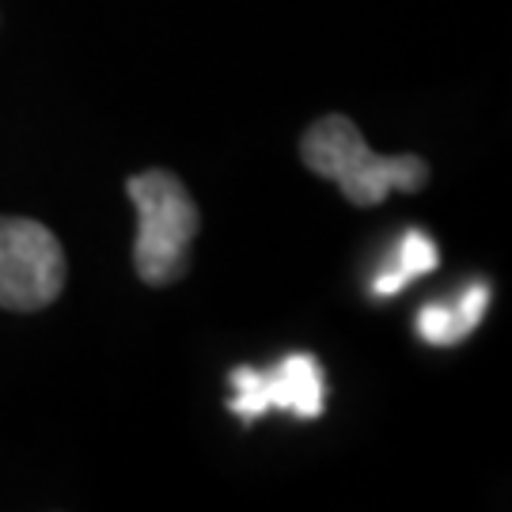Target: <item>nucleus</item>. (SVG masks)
<instances>
[{"mask_svg": "<svg viewBox=\"0 0 512 512\" xmlns=\"http://www.w3.org/2000/svg\"><path fill=\"white\" fill-rule=\"evenodd\" d=\"M232 387H236V399H232V414L243 425H255L262 414L270 410H285L296 418H319L323 414V365L311 357V353H289L285 361H277L270 372H258V368H236L232 372Z\"/></svg>", "mask_w": 512, "mask_h": 512, "instance_id": "obj_4", "label": "nucleus"}, {"mask_svg": "<svg viewBox=\"0 0 512 512\" xmlns=\"http://www.w3.org/2000/svg\"><path fill=\"white\" fill-rule=\"evenodd\" d=\"M440 262V251L437 243L425 236V232H406L399 239V258H395V270H387V274L376 277V285H372V293L376 296H395L399 289H406L414 277L429 274L433 266Z\"/></svg>", "mask_w": 512, "mask_h": 512, "instance_id": "obj_6", "label": "nucleus"}, {"mask_svg": "<svg viewBox=\"0 0 512 512\" xmlns=\"http://www.w3.org/2000/svg\"><path fill=\"white\" fill-rule=\"evenodd\" d=\"M304 167L330 179L353 205H380L391 190H421L429 183V164L421 156H380L365 145L361 129L346 114H327L304 133Z\"/></svg>", "mask_w": 512, "mask_h": 512, "instance_id": "obj_1", "label": "nucleus"}, {"mask_svg": "<svg viewBox=\"0 0 512 512\" xmlns=\"http://www.w3.org/2000/svg\"><path fill=\"white\" fill-rule=\"evenodd\" d=\"M137 209L133 262L145 285H171L186 274L190 243L198 236V205L171 171H141L126 183Z\"/></svg>", "mask_w": 512, "mask_h": 512, "instance_id": "obj_2", "label": "nucleus"}, {"mask_svg": "<svg viewBox=\"0 0 512 512\" xmlns=\"http://www.w3.org/2000/svg\"><path fill=\"white\" fill-rule=\"evenodd\" d=\"M486 308H490V289L482 281H475V285H467V293L459 296L452 308L433 304V308L421 311L418 334L429 346H456V342H463L482 323Z\"/></svg>", "mask_w": 512, "mask_h": 512, "instance_id": "obj_5", "label": "nucleus"}, {"mask_svg": "<svg viewBox=\"0 0 512 512\" xmlns=\"http://www.w3.org/2000/svg\"><path fill=\"white\" fill-rule=\"evenodd\" d=\"M65 289V251L57 236L23 217H0V308L38 311Z\"/></svg>", "mask_w": 512, "mask_h": 512, "instance_id": "obj_3", "label": "nucleus"}]
</instances>
